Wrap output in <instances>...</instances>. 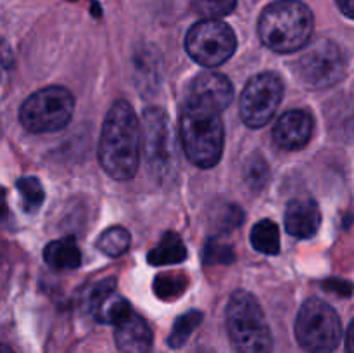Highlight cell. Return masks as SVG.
I'll use <instances>...</instances> for the list:
<instances>
[{
    "instance_id": "16",
    "label": "cell",
    "mask_w": 354,
    "mask_h": 353,
    "mask_svg": "<svg viewBox=\"0 0 354 353\" xmlns=\"http://www.w3.org/2000/svg\"><path fill=\"white\" fill-rule=\"evenodd\" d=\"M187 256L185 244H183L182 237L175 232H166L161 237L159 244L149 253V263L156 266L169 265V263L183 262Z\"/></svg>"
},
{
    "instance_id": "13",
    "label": "cell",
    "mask_w": 354,
    "mask_h": 353,
    "mask_svg": "<svg viewBox=\"0 0 354 353\" xmlns=\"http://www.w3.org/2000/svg\"><path fill=\"white\" fill-rule=\"evenodd\" d=\"M114 339L123 353H147L152 343V332L147 322L130 308L114 324Z\"/></svg>"
},
{
    "instance_id": "27",
    "label": "cell",
    "mask_w": 354,
    "mask_h": 353,
    "mask_svg": "<svg viewBox=\"0 0 354 353\" xmlns=\"http://www.w3.org/2000/svg\"><path fill=\"white\" fill-rule=\"evenodd\" d=\"M335 2H337L342 14H346V16L354 19V0H335Z\"/></svg>"
},
{
    "instance_id": "14",
    "label": "cell",
    "mask_w": 354,
    "mask_h": 353,
    "mask_svg": "<svg viewBox=\"0 0 354 353\" xmlns=\"http://www.w3.org/2000/svg\"><path fill=\"white\" fill-rule=\"evenodd\" d=\"M320 208L313 199H294L286 210V228L297 239L313 237L320 228Z\"/></svg>"
},
{
    "instance_id": "1",
    "label": "cell",
    "mask_w": 354,
    "mask_h": 353,
    "mask_svg": "<svg viewBox=\"0 0 354 353\" xmlns=\"http://www.w3.org/2000/svg\"><path fill=\"white\" fill-rule=\"evenodd\" d=\"M142 127L133 107L127 100H116L104 120L99 141V161L104 172L116 180L135 175L140 159Z\"/></svg>"
},
{
    "instance_id": "20",
    "label": "cell",
    "mask_w": 354,
    "mask_h": 353,
    "mask_svg": "<svg viewBox=\"0 0 354 353\" xmlns=\"http://www.w3.org/2000/svg\"><path fill=\"white\" fill-rule=\"evenodd\" d=\"M237 6V0H192V9L204 19H220L228 16Z\"/></svg>"
},
{
    "instance_id": "5",
    "label": "cell",
    "mask_w": 354,
    "mask_h": 353,
    "mask_svg": "<svg viewBox=\"0 0 354 353\" xmlns=\"http://www.w3.org/2000/svg\"><path fill=\"white\" fill-rule=\"evenodd\" d=\"M296 338L304 352L332 353L342 339V324L337 311L317 298L308 300L297 314Z\"/></svg>"
},
{
    "instance_id": "25",
    "label": "cell",
    "mask_w": 354,
    "mask_h": 353,
    "mask_svg": "<svg viewBox=\"0 0 354 353\" xmlns=\"http://www.w3.org/2000/svg\"><path fill=\"white\" fill-rule=\"evenodd\" d=\"M12 51H10L9 44L0 37V82L9 75L10 68H12Z\"/></svg>"
},
{
    "instance_id": "11",
    "label": "cell",
    "mask_w": 354,
    "mask_h": 353,
    "mask_svg": "<svg viewBox=\"0 0 354 353\" xmlns=\"http://www.w3.org/2000/svg\"><path fill=\"white\" fill-rule=\"evenodd\" d=\"M313 135V118L304 109H290L279 118L273 128V141L280 149L297 151Z\"/></svg>"
},
{
    "instance_id": "23",
    "label": "cell",
    "mask_w": 354,
    "mask_h": 353,
    "mask_svg": "<svg viewBox=\"0 0 354 353\" xmlns=\"http://www.w3.org/2000/svg\"><path fill=\"white\" fill-rule=\"evenodd\" d=\"M187 280L183 277L176 275H165L159 277L156 280V293L159 294L165 300H169V298H175L176 294H182V291L185 289Z\"/></svg>"
},
{
    "instance_id": "8",
    "label": "cell",
    "mask_w": 354,
    "mask_h": 353,
    "mask_svg": "<svg viewBox=\"0 0 354 353\" xmlns=\"http://www.w3.org/2000/svg\"><path fill=\"white\" fill-rule=\"evenodd\" d=\"M296 73L311 89H330L344 78L346 59L334 42L320 38L297 59Z\"/></svg>"
},
{
    "instance_id": "19",
    "label": "cell",
    "mask_w": 354,
    "mask_h": 353,
    "mask_svg": "<svg viewBox=\"0 0 354 353\" xmlns=\"http://www.w3.org/2000/svg\"><path fill=\"white\" fill-rule=\"evenodd\" d=\"M268 165H266L265 158L259 154H252L251 158L245 161L244 166V180L251 189L259 190L266 185L268 182Z\"/></svg>"
},
{
    "instance_id": "24",
    "label": "cell",
    "mask_w": 354,
    "mask_h": 353,
    "mask_svg": "<svg viewBox=\"0 0 354 353\" xmlns=\"http://www.w3.org/2000/svg\"><path fill=\"white\" fill-rule=\"evenodd\" d=\"M206 260L207 262H232L234 260V251H232L228 246L223 244H214V242H209L206 248Z\"/></svg>"
},
{
    "instance_id": "10",
    "label": "cell",
    "mask_w": 354,
    "mask_h": 353,
    "mask_svg": "<svg viewBox=\"0 0 354 353\" xmlns=\"http://www.w3.org/2000/svg\"><path fill=\"white\" fill-rule=\"evenodd\" d=\"M142 138H144L145 159L149 168L166 173L173 161V135L168 116L159 107H149L142 121Z\"/></svg>"
},
{
    "instance_id": "15",
    "label": "cell",
    "mask_w": 354,
    "mask_h": 353,
    "mask_svg": "<svg viewBox=\"0 0 354 353\" xmlns=\"http://www.w3.org/2000/svg\"><path fill=\"white\" fill-rule=\"evenodd\" d=\"M44 258L55 270H75L82 263V253L75 237H62L45 246Z\"/></svg>"
},
{
    "instance_id": "17",
    "label": "cell",
    "mask_w": 354,
    "mask_h": 353,
    "mask_svg": "<svg viewBox=\"0 0 354 353\" xmlns=\"http://www.w3.org/2000/svg\"><path fill=\"white\" fill-rule=\"evenodd\" d=\"M251 244L256 251L277 255L280 251V232L275 221L261 220L252 227Z\"/></svg>"
},
{
    "instance_id": "4",
    "label": "cell",
    "mask_w": 354,
    "mask_h": 353,
    "mask_svg": "<svg viewBox=\"0 0 354 353\" xmlns=\"http://www.w3.org/2000/svg\"><path fill=\"white\" fill-rule=\"evenodd\" d=\"M227 329L239 353H272V331L252 294L245 291L232 294L227 305Z\"/></svg>"
},
{
    "instance_id": "3",
    "label": "cell",
    "mask_w": 354,
    "mask_h": 353,
    "mask_svg": "<svg viewBox=\"0 0 354 353\" xmlns=\"http://www.w3.org/2000/svg\"><path fill=\"white\" fill-rule=\"evenodd\" d=\"M313 12L299 0H279L259 16L258 35L273 52L289 54L304 48L313 35Z\"/></svg>"
},
{
    "instance_id": "29",
    "label": "cell",
    "mask_w": 354,
    "mask_h": 353,
    "mask_svg": "<svg viewBox=\"0 0 354 353\" xmlns=\"http://www.w3.org/2000/svg\"><path fill=\"white\" fill-rule=\"evenodd\" d=\"M0 353H14L12 350L9 348V346H6V345H0Z\"/></svg>"
},
{
    "instance_id": "7",
    "label": "cell",
    "mask_w": 354,
    "mask_h": 353,
    "mask_svg": "<svg viewBox=\"0 0 354 353\" xmlns=\"http://www.w3.org/2000/svg\"><path fill=\"white\" fill-rule=\"evenodd\" d=\"M185 48L197 64L216 68L234 55L237 38L234 30L223 21L203 19L187 33Z\"/></svg>"
},
{
    "instance_id": "6",
    "label": "cell",
    "mask_w": 354,
    "mask_h": 353,
    "mask_svg": "<svg viewBox=\"0 0 354 353\" xmlns=\"http://www.w3.org/2000/svg\"><path fill=\"white\" fill-rule=\"evenodd\" d=\"M75 113V99L64 87H47L31 93L19 109L21 125L31 134L62 130Z\"/></svg>"
},
{
    "instance_id": "2",
    "label": "cell",
    "mask_w": 354,
    "mask_h": 353,
    "mask_svg": "<svg viewBox=\"0 0 354 353\" xmlns=\"http://www.w3.org/2000/svg\"><path fill=\"white\" fill-rule=\"evenodd\" d=\"M180 141L187 158L199 168H211L223 154L221 111L187 97L180 113Z\"/></svg>"
},
{
    "instance_id": "26",
    "label": "cell",
    "mask_w": 354,
    "mask_h": 353,
    "mask_svg": "<svg viewBox=\"0 0 354 353\" xmlns=\"http://www.w3.org/2000/svg\"><path fill=\"white\" fill-rule=\"evenodd\" d=\"M325 286H327V287H325L327 291H335V293H339L341 296H349V294L353 293L351 284L342 282V280H328Z\"/></svg>"
},
{
    "instance_id": "18",
    "label": "cell",
    "mask_w": 354,
    "mask_h": 353,
    "mask_svg": "<svg viewBox=\"0 0 354 353\" xmlns=\"http://www.w3.org/2000/svg\"><path fill=\"white\" fill-rule=\"evenodd\" d=\"M130 232L127 228L109 227L99 235L95 246L104 255L116 258V256H121L123 253H127V249L130 248Z\"/></svg>"
},
{
    "instance_id": "9",
    "label": "cell",
    "mask_w": 354,
    "mask_h": 353,
    "mask_svg": "<svg viewBox=\"0 0 354 353\" xmlns=\"http://www.w3.org/2000/svg\"><path fill=\"white\" fill-rule=\"evenodd\" d=\"M283 97V83L275 73H259L244 87L239 113L249 128H261L272 121Z\"/></svg>"
},
{
    "instance_id": "12",
    "label": "cell",
    "mask_w": 354,
    "mask_h": 353,
    "mask_svg": "<svg viewBox=\"0 0 354 353\" xmlns=\"http://www.w3.org/2000/svg\"><path fill=\"white\" fill-rule=\"evenodd\" d=\"M189 99L199 100L218 111H225L234 99V87L221 73L204 71L192 82Z\"/></svg>"
},
{
    "instance_id": "28",
    "label": "cell",
    "mask_w": 354,
    "mask_h": 353,
    "mask_svg": "<svg viewBox=\"0 0 354 353\" xmlns=\"http://www.w3.org/2000/svg\"><path fill=\"white\" fill-rule=\"evenodd\" d=\"M346 352L354 353V318L349 324L348 332H346Z\"/></svg>"
},
{
    "instance_id": "22",
    "label": "cell",
    "mask_w": 354,
    "mask_h": 353,
    "mask_svg": "<svg viewBox=\"0 0 354 353\" xmlns=\"http://www.w3.org/2000/svg\"><path fill=\"white\" fill-rule=\"evenodd\" d=\"M201 322H203V314H201V311H189V314H185L183 317H180L178 320H176L175 327H173L171 336H169V345H171L173 348L185 345L189 336L192 334L194 329H196Z\"/></svg>"
},
{
    "instance_id": "21",
    "label": "cell",
    "mask_w": 354,
    "mask_h": 353,
    "mask_svg": "<svg viewBox=\"0 0 354 353\" xmlns=\"http://www.w3.org/2000/svg\"><path fill=\"white\" fill-rule=\"evenodd\" d=\"M17 189H19L24 208L28 211H37L41 206L45 194L38 179H35V176H23V179L17 180Z\"/></svg>"
}]
</instances>
